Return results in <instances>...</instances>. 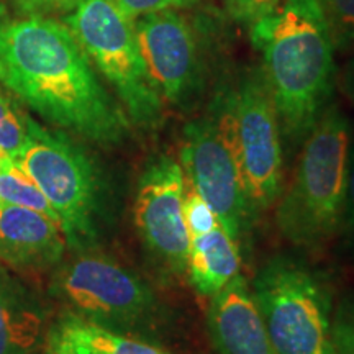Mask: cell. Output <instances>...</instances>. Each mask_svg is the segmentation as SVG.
Here are the masks:
<instances>
[{
	"label": "cell",
	"instance_id": "cell-1",
	"mask_svg": "<svg viewBox=\"0 0 354 354\" xmlns=\"http://www.w3.org/2000/svg\"><path fill=\"white\" fill-rule=\"evenodd\" d=\"M0 84L39 117L91 143L118 146L130 120L64 21L0 7Z\"/></svg>",
	"mask_w": 354,
	"mask_h": 354
},
{
	"label": "cell",
	"instance_id": "cell-2",
	"mask_svg": "<svg viewBox=\"0 0 354 354\" xmlns=\"http://www.w3.org/2000/svg\"><path fill=\"white\" fill-rule=\"evenodd\" d=\"M250 28L282 143L297 149L330 105L335 87V44L320 2L284 0Z\"/></svg>",
	"mask_w": 354,
	"mask_h": 354
},
{
	"label": "cell",
	"instance_id": "cell-3",
	"mask_svg": "<svg viewBox=\"0 0 354 354\" xmlns=\"http://www.w3.org/2000/svg\"><path fill=\"white\" fill-rule=\"evenodd\" d=\"M351 123L336 105H328L300 146L289 189L281 192L276 227L299 248H318L342 227Z\"/></svg>",
	"mask_w": 354,
	"mask_h": 354
},
{
	"label": "cell",
	"instance_id": "cell-4",
	"mask_svg": "<svg viewBox=\"0 0 354 354\" xmlns=\"http://www.w3.org/2000/svg\"><path fill=\"white\" fill-rule=\"evenodd\" d=\"M15 162L56 212L68 248L76 253L91 251L99 240L104 197L100 176L87 153L68 135L30 118L28 140Z\"/></svg>",
	"mask_w": 354,
	"mask_h": 354
},
{
	"label": "cell",
	"instance_id": "cell-5",
	"mask_svg": "<svg viewBox=\"0 0 354 354\" xmlns=\"http://www.w3.org/2000/svg\"><path fill=\"white\" fill-rule=\"evenodd\" d=\"M63 21L113 88L130 123L156 130L165 120L166 104L149 76L133 20L112 0H79Z\"/></svg>",
	"mask_w": 354,
	"mask_h": 354
},
{
	"label": "cell",
	"instance_id": "cell-6",
	"mask_svg": "<svg viewBox=\"0 0 354 354\" xmlns=\"http://www.w3.org/2000/svg\"><path fill=\"white\" fill-rule=\"evenodd\" d=\"M210 110L232 145L251 212L271 209L282 192L284 143L261 69L248 71Z\"/></svg>",
	"mask_w": 354,
	"mask_h": 354
},
{
	"label": "cell",
	"instance_id": "cell-7",
	"mask_svg": "<svg viewBox=\"0 0 354 354\" xmlns=\"http://www.w3.org/2000/svg\"><path fill=\"white\" fill-rule=\"evenodd\" d=\"M253 295L276 354H331V300L307 264L274 256L253 279Z\"/></svg>",
	"mask_w": 354,
	"mask_h": 354
},
{
	"label": "cell",
	"instance_id": "cell-8",
	"mask_svg": "<svg viewBox=\"0 0 354 354\" xmlns=\"http://www.w3.org/2000/svg\"><path fill=\"white\" fill-rule=\"evenodd\" d=\"M51 294L71 312L113 330L149 326L161 313L156 295L135 272L88 251L57 268Z\"/></svg>",
	"mask_w": 354,
	"mask_h": 354
},
{
	"label": "cell",
	"instance_id": "cell-9",
	"mask_svg": "<svg viewBox=\"0 0 354 354\" xmlns=\"http://www.w3.org/2000/svg\"><path fill=\"white\" fill-rule=\"evenodd\" d=\"M180 166L190 187L214 209L220 227L238 240L253 212L232 145L212 110L185 125Z\"/></svg>",
	"mask_w": 354,
	"mask_h": 354
},
{
	"label": "cell",
	"instance_id": "cell-10",
	"mask_svg": "<svg viewBox=\"0 0 354 354\" xmlns=\"http://www.w3.org/2000/svg\"><path fill=\"white\" fill-rule=\"evenodd\" d=\"M154 87L176 109L196 104L205 87V59L196 25L179 10L133 20Z\"/></svg>",
	"mask_w": 354,
	"mask_h": 354
},
{
	"label": "cell",
	"instance_id": "cell-11",
	"mask_svg": "<svg viewBox=\"0 0 354 354\" xmlns=\"http://www.w3.org/2000/svg\"><path fill=\"white\" fill-rule=\"evenodd\" d=\"M185 174L174 158L161 154L141 172L135 196V225L156 258L177 274L187 272L190 236L184 221Z\"/></svg>",
	"mask_w": 354,
	"mask_h": 354
},
{
	"label": "cell",
	"instance_id": "cell-12",
	"mask_svg": "<svg viewBox=\"0 0 354 354\" xmlns=\"http://www.w3.org/2000/svg\"><path fill=\"white\" fill-rule=\"evenodd\" d=\"M66 236L56 220L0 202V259L20 272H41L63 261Z\"/></svg>",
	"mask_w": 354,
	"mask_h": 354
},
{
	"label": "cell",
	"instance_id": "cell-13",
	"mask_svg": "<svg viewBox=\"0 0 354 354\" xmlns=\"http://www.w3.org/2000/svg\"><path fill=\"white\" fill-rule=\"evenodd\" d=\"M207 325L220 354H276L253 290L241 274L212 295Z\"/></svg>",
	"mask_w": 354,
	"mask_h": 354
},
{
	"label": "cell",
	"instance_id": "cell-14",
	"mask_svg": "<svg viewBox=\"0 0 354 354\" xmlns=\"http://www.w3.org/2000/svg\"><path fill=\"white\" fill-rule=\"evenodd\" d=\"M48 354H171L74 312H66L44 336Z\"/></svg>",
	"mask_w": 354,
	"mask_h": 354
},
{
	"label": "cell",
	"instance_id": "cell-15",
	"mask_svg": "<svg viewBox=\"0 0 354 354\" xmlns=\"http://www.w3.org/2000/svg\"><path fill=\"white\" fill-rule=\"evenodd\" d=\"M46 312L24 282L0 268V354H32L43 339Z\"/></svg>",
	"mask_w": 354,
	"mask_h": 354
},
{
	"label": "cell",
	"instance_id": "cell-16",
	"mask_svg": "<svg viewBox=\"0 0 354 354\" xmlns=\"http://www.w3.org/2000/svg\"><path fill=\"white\" fill-rule=\"evenodd\" d=\"M238 243L221 227L190 240L187 272L190 284L201 295L212 297L240 274Z\"/></svg>",
	"mask_w": 354,
	"mask_h": 354
},
{
	"label": "cell",
	"instance_id": "cell-17",
	"mask_svg": "<svg viewBox=\"0 0 354 354\" xmlns=\"http://www.w3.org/2000/svg\"><path fill=\"white\" fill-rule=\"evenodd\" d=\"M0 202L37 210L59 223L56 212L53 210L37 183L21 169L19 162L8 156L0 161Z\"/></svg>",
	"mask_w": 354,
	"mask_h": 354
},
{
	"label": "cell",
	"instance_id": "cell-18",
	"mask_svg": "<svg viewBox=\"0 0 354 354\" xmlns=\"http://www.w3.org/2000/svg\"><path fill=\"white\" fill-rule=\"evenodd\" d=\"M30 118L17 107L10 95L0 88V151L10 156L13 161L24 153L28 140Z\"/></svg>",
	"mask_w": 354,
	"mask_h": 354
},
{
	"label": "cell",
	"instance_id": "cell-19",
	"mask_svg": "<svg viewBox=\"0 0 354 354\" xmlns=\"http://www.w3.org/2000/svg\"><path fill=\"white\" fill-rule=\"evenodd\" d=\"M336 48L354 44V0H318Z\"/></svg>",
	"mask_w": 354,
	"mask_h": 354
},
{
	"label": "cell",
	"instance_id": "cell-20",
	"mask_svg": "<svg viewBox=\"0 0 354 354\" xmlns=\"http://www.w3.org/2000/svg\"><path fill=\"white\" fill-rule=\"evenodd\" d=\"M185 187H187V185H185ZM183 209L185 228H187L190 240L202 236V234L210 233L212 230L220 227L218 218H216L215 212L209 205V202H207L196 189L190 187V185L185 189Z\"/></svg>",
	"mask_w": 354,
	"mask_h": 354
},
{
	"label": "cell",
	"instance_id": "cell-21",
	"mask_svg": "<svg viewBox=\"0 0 354 354\" xmlns=\"http://www.w3.org/2000/svg\"><path fill=\"white\" fill-rule=\"evenodd\" d=\"M331 354H354V295L343 299L331 317Z\"/></svg>",
	"mask_w": 354,
	"mask_h": 354
},
{
	"label": "cell",
	"instance_id": "cell-22",
	"mask_svg": "<svg viewBox=\"0 0 354 354\" xmlns=\"http://www.w3.org/2000/svg\"><path fill=\"white\" fill-rule=\"evenodd\" d=\"M113 6L120 10L127 19L136 20L140 17L151 15L167 10H185L198 6L202 0H112Z\"/></svg>",
	"mask_w": 354,
	"mask_h": 354
},
{
	"label": "cell",
	"instance_id": "cell-23",
	"mask_svg": "<svg viewBox=\"0 0 354 354\" xmlns=\"http://www.w3.org/2000/svg\"><path fill=\"white\" fill-rule=\"evenodd\" d=\"M284 0H223L228 15L245 26L254 25L276 12Z\"/></svg>",
	"mask_w": 354,
	"mask_h": 354
},
{
	"label": "cell",
	"instance_id": "cell-24",
	"mask_svg": "<svg viewBox=\"0 0 354 354\" xmlns=\"http://www.w3.org/2000/svg\"><path fill=\"white\" fill-rule=\"evenodd\" d=\"M12 6L21 15H43L51 13H68L77 6L79 0H10Z\"/></svg>",
	"mask_w": 354,
	"mask_h": 354
},
{
	"label": "cell",
	"instance_id": "cell-25",
	"mask_svg": "<svg viewBox=\"0 0 354 354\" xmlns=\"http://www.w3.org/2000/svg\"><path fill=\"white\" fill-rule=\"evenodd\" d=\"M339 230L346 234L348 240L354 243V143L351 141L348 161V177H346V192H344V205L342 227Z\"/></svg>",
	"mask_w": 354,
	"mask_h": 354
},
{
	"label": "cell",
	"instance_id": "cell-26",
	"mask_svg": "<svg viewBox=\"0 0 354 354\" xmlns=\"http://www.w3.org/2000/svg\"><path fill=\"white\" fill-rule=\"evenodd\" d=\"M343 88L344 92L354 100V57L349 61L343 74Z\"/></svg>",
	"mask_w": 354,
	"mask_h": 354
}]
</instances>
